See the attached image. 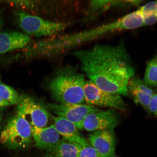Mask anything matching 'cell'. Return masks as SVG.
I'll list each match as a JSON object with an SVG mask.
<instances>
[{
	"label": "cell",
	"mask_w": 157,
	"mask_h": 157,
	"mask_svg": "<svg viewBox=\"0 0 157 157\" xmlns=\"http://www.w3.org/2000/svg\"><path fill=\"white\" fill-rule=\"evenodd\" d=\"M120 122L118 115L115 109L101 110L88 114L83 122V129L90 132L114 129Z\"/></svg>",
	"instance_id": "obj_8"
},
{
	"label": "cell",
	"mask_w": 157,
	"mask_h": 157,
	"mask_svg": "<svg viewBox=\"0 0 157 157\" xmlns=\"http://www.w3.org/2000/svg\"><path fill=\"white\" fill-rule=\"evenodd\" d=\"M84 92L85 101L88 105L125 111L126 105L121 95L104 91L90 80L86 81Z\"/></svg>",
	"instance_id": "obj_5"
},
{
	"label": "cell",
	"mask_w": 157,
	"mask_h": 157,
	"mask_svg": "<svg viewBox=\"0 0 157 157\" xmlns=\"http://www.w3.org/2000/svg\"><path fill=\"white\" fill-rule=\"evenodd\" d=\"M86 81L85 75L78 73L74 67H62L51 80V93L60 104H83L85 101L84 87Z\"/></svg>",
	"instance_id": "obj_2"
},
{
	"label": "cell",
	"mask_w": 157,
	"mask_h": 157,
	"mask_svg": "<svg viewBox=\"0 0 157 157\" xmlns=\"http://www.w3.org/2000/svg\"><path fill=\"white\" fill-rule=\"evenodd\" d=\"M17 105V115L25 119L31 127L44 128L48 124V111L32 98L27 95L21 96Z\"/></svg>",
	"instance_id": "obj_6"
},
{
	"label": "cell",
	"mask_w": 157,
	"mask_h": 157,
	"mask_svg": "<svg viewBox=\"0 0 157 157\" xmlns=\"http://www.w3.org/2000/svg\"><path fill=\"white\" fill-rule=\"evenodd\" d=\"M31 129L35 146L40 150L49 153L60 140V135L54 124L45 128L32 127Z\"/></svg>",
	"instance_id": "obj_10"
},
{
	"label": "cell",
	"mask_w": 157,
	"mask_h": 157,
	"mask_svg": "<svg viewBox=\"0 0 157 157\" xmlns=\"http://www.w3.org/2000/svg\"><path fill=\"white\" fill-rule=\"evenodd\" d=\"M55 122V128L63 138L79 144L82 147L90 144L88 141L82 136L78 129L73 123L67 119L52 115Z\"/></svg>",
	"instance_id": "obj_11"
},
{
	"label": "cell",
	"mask_w": 157,
	"mask_h": 157,
	"mask_svg": "<svg viewBox=\"0 0 157 157\" xmlns=\"http://www.w3.org/2000/svg\"><path fill=\"white\" fill-rule=\"evenodd\" d=\"M148 112L157 116V94H154L151 98L148 106Z\"/></svg>",
	"instance_id": "obj_20"
},
{
	"label": "cell",
	"mask_w": 157,
	"mask_h": 157,
	"mask_svg": "<svg viewBox=\"0 0 157 157\" xmlns=\"http://www.w3.org/2000/svg\"><path fill=\"white\" fill-rule=\"evenodd\" d=\"M48 107L58 117L67 119L79 130L83 129V121L88 114L101 110L94 106L84 103H49Z\"/></svg>",
	"instance_id": "obj_7"
},
{
	"label": "cell",
	"mask_w": 157,
	"mask_h": 157,
	"mask_svg": "<svg viewBox=\"0 0 157 157\" xmlns=\"http://www.w3.org/2000/svg\"><path fill=\"white\" fill-rule=\"evenodd\" d=\"M30 40L29 35L18 31L0 33V54L24 48Z\"/></svg>",
	"instance_id": "obj_13"
},
{
	"label": "cell",
	"mask_w": 157,
	"mask_h": 157,
	"mask_svg": "<svg viewBox=\"0 0 157 157\" xmlns=\"http://www.w3.org/2000/svg\"><path fill=\"white\" fill-rule=\"evenodd\" d=\"M90 144L104 157H117L116 139L114 129L95 131L89 135Z\"/></svg>",
	"instance_id": "obj_9"
},
{
	"label": "cell",
	"mask_w": 157,
	"mask_h": 157,
	"mask_svg": "<svg viewBox=\"0 0 157 157\" xmlns=\"http://www.w3.org/2000/svg\"><path fill=\"white\" fill-rule=\"evenodd\" d=\"M128 1H93L90 3V10L92 13L104 11L114 6L129 5Z\"/></svg>",
	"instance_id": "obj_17"
},
{
	"label": "cell",
	"mask_w": 157,
	"mask_h": 157,
	"mask_svg": "<svg viewBox=\"0 0 157 157\" xmlns=\"http://www.w3.org/2000/svg\"><path fill=\"white\" fill-rule=\"evenodd\" d=\"M0 98L11 105H17L20 101L21 96L13 88L0 82Z\"/></svg>",
	"instance_id": "obj_18"
},
{
	"label": "cell",
	"mask_w": 157,
	"mask_h": 157,
	"mask_svg": "<svg viewBox=\"0 0 157 157\" xmlns=\"http://www.w3.org/2000/svg\"><path fill=\"white\" fill-rule=\"evenodd\" d=\"M155 59H156V62H157V57Z\"/></svg>",
	"instance_id": "obj_25"
},
{
	"label": "cell",
	"mask_w": 157,
	"mask_h": 157,
	"mask_svg": "<svg viewBox=\"0 0 157 157\" xmlns=\"http://www.w3.org/2000/svg\"><path fill=\"white\" fill-rule=\"evenodd\" d=\"M42 157H55L54 155L49 153H47L44 154Z\"/></svg>",
	"instance_id": "obj_22"
},
{
	"label": "cell",
	"mask_w": 157,
	"mask_h": 157,
	"mask_svg": "<svg viewBox=\"0 0 157 157\" xmlns=\"http://www.w3.org/2000/svg\"><path fill=\"white\" fill-rule=\"evenodd\" d=\"M15 15L19 26L27 34L35 37L52 36L61 32L68 26L67 23L54 22L23 12Z\"/></svg>",
	"instance_id": "obj_4"
},
{
	"label": "cell",
	"mask_w": 157,
	"mask_h": 157,
	"mask_svg": "<svg viewBox=\"0 0 157 157\" xmlns=\"http://www.w3.org/2000/svg\"><path fill=\"white\" fill-rule=\"evenodd\" d=\"M10 105H11L8 102L0 98V111L5 109Z\"/></svg>",
	"instance_id": "obj_21"
},
{
	"label": "cell",
	"mask_w": 157,
	"mask_h": 157,
	"mask_svg": "<svg viewBox=\"0 0 157 157\" xmlns=\"http://www.w3.org/2000/svg\"><path fill=\"white\" fill-rule=\"evenodd\" d=\"M82 147L77 143L62 138L49 153L55 157H78Z\"/></svg>",
	"instance_id": "obj_14"
},
{
	"label": "cell",
	"mask_w": 157,
	"mask_h": 157,
	"mask_svg": "<svg viewBox=\"0 0 157 157\" xmlns=\"http://www.w3.org/2000/svg\"><path fill=\"white\" fill-rule=\"evenodd\" d=\"M143 81L150 88L157 87V63L155 58L152 59L147 63Z\"/></svg>",
	"instance_id": "obj_16"
},
{
	"label": "cell",
	"mask_w": 157,
	"mask_h": 157,
	"mask_svg": "<svg viewBox=\"0 0 157 157\" xmlns=\"http://www.w3.org/2000/svg\"><path fill=\"white\" fill-rule=\"evenodd\" d=\"M78 157H104L90 144L82 147Z\"/></svg>",
	"instance_id": "obj_19"
},
{
	"label": "cell",
	"mask_w": 157,
	"mask_h": 157,
	"mask_svg": "<svg viewBox=\"0 0 157 157\" xmlns=\"http://www.w3.org/2000/svg\"><path fill=\"white\" fill-rule=\"evenodd\" d=\"M1 119H2V117H1V115L0 114V123H1Z\"/></svg>",
	"instance_id": "obj_24"
},
{
	"label": "cell",
	"mask_w": 157,
	"mask_h": 157,
	"mask_svg": "<svg viewBox=\"0 0 157 157\" xmlns=\"http://www.w3.org/2000/svg\"><path fill=\"white\" fill-rule=\"evenodd\" d=\"M71 55L79 61L82 70L100 89L111 94L127 96L128 85L135 71L125 47L97 44Z\"/></svg>",
	"instance_id": "obj_1"
},
{
	"label": "cell",
	"mask_w": 157,
	"mask_h": 157,
	"mask_svg": "<svg viewBox=\"0 0 157 157\" xmlns=\"http://www.w3.org/2000/svg\"><path fill=\"white\" fill-rule=\"evenodd\" d=\"M137 11L143 17L144 26L157 23V1L149 2L140 7Z\"/></svg>",
	"instance_id": "obj_15"
},
{
	"label": "cell",
	"mask_w": 157,
	"mask_h": 157,
	"mask_svg": "<svg viewBox=\"0 0 157 157\" xmlns=\"http://www.w3.org/2000/svg\"><path fill=\"white\" fill-rule=\"evenodd\" d=\"M2 25V21H1V18H0V30H1V28Z\"/></svg>",
	"instance_id": "obj_23"
},
{
	"label": "cell",
	"mask_w": 157,
	"mask_h": 157,
	"mask_svg": "<svg viewBox=\"0 0 157 157\" xmlns=\"http://www.w3.org/2000/svg\"><path fill=\"white\" fill-rule=\"evenodd\" d=\"M128 91L132 96L135 102L139 104L148 112V106L154 91L145 84L140 78H131L128 85Z\"/></svg>",
	"instance_id": "obj_12"
},
{
	"label": "cell",
	"mask_w": 157,
	"mask_h": 157,
	"mask_svg": "<svg viewBox=\"0 0 157 157\" xmlns=\"http://www.w3.org/2000/svg\"><path fill=\"white\" fill-rule=\"evenodd\" d=\"M32 132L29 123L16 115L8 121L0 135V142L11 149L25 148L30 145Z\"/></svg>",
	"instance_id": "obj_3"
}]
</instances>
